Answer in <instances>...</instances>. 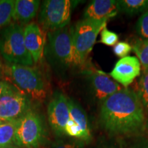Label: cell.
<instances>
[{
  "instance_id": "obj_1",
  "label": "cell",
  "mask_w": 148,
  "mask_h": 148,
  "mask_svg": "<svg viewBox=\"0 0 148 148\" xmlns=\"http://www.w3.org/2000/svg\"><path fill=\"white\" fill-rule=\"evenodd\" d=\"M99 122L111 136H132L145 128V114L137 92L127 88L106 98L99 107Z\"/></svg>"
},
{
  "instance_id": "obj_2",
  "label": "cell",
  "mask_w": 148,
  "mask_h": 148,
  "mask_svg": "<svg viewBox=\"0 0 148 148\" xmlns=\"http://www.w3.org/2000/svg\"><path fill=\"white\" fill-rule=\"evenodd\" d=\"M0 54L10 64L33 65L34 61L24 42L22 25L11 23L0 32Z\"/></svg>"
},
{
  "instance_id": "obj_3",
  "label": "cell",
  "mask_w": 148,
  "mask_h": 148,
  "mask_svg": "<svg viewBox=\"0 0 148 148\" xmlns=\"http://www.w3.org/2000/svg\"><path fill=\"white\" fill-rule=\"evenodd\" d=\"M73 27L69 25L62 29L49 31L47 34L48 53L60 69L79 66L73 47Z\"/></svg>"
},
{
  "instance_id": "obj_4",
  "label": "cell",
  "mask_w": 148,
  "mask_h": 148,
  "mask_svg": "<svg viewBox=\"0 0 148 148\" xmlns=\"http://www.w3.org/2000/svg\"><path fill=\"white\" fill-rule=\"evenodd\" d=\"M106 20L82 19L73 27V47L79 66L86 63L98 34L106 26Z\"/></svg>"
},
{
  "instance_id": "obj_5",
  "label": "cell",
  "mask_w": 148,
  "mask_h": 148,
  "mask_svg": "<svg viewBox=\"0 0 148 148\" xmlns=\"http://www.w3.org/2000/svg\"><path fill=\"white\" fill-rule=\"evenodd\" d=\"M10 77L21 89L33 100L42 102L47 97L45 82L40 74L30 66L9 64Z\"/></svg>"
},
{
  "instance_id": "obj_6",
  "label": "cell",
  "mask_w": 148,
  "mask_h": 148,
  "mask_svg": "<svg viewBox=\"0 0 148 148\" xmlns=\"http://www.w3.org/2000/svg\"><path fill=\"white\" fill-rule=\"evenodd\" d=\"M75 2L70 0L44 1L39 16V22L42 27L49 31H53L68 26Z\"/></svg>"
},
{
  "instance_id": "obj_7",
  "label": "cell",
  "mask_w": 148,
  "mask_h": 148,
  "mask_svg": "<svg viewBox=\"0 0 148 148\" xmlns=\"http://www.w3.org/2000/svg\"><path fill=\"white\" fill-rule=\"evenodd\" d=\"M45 136L41 118L34 110H29L18 119L16 131L15 145L19 148H38Z\"/></svg>"
},
{
  "instance_id": "obj_8",
  "label": "cell",
  "mask_w": 148,
  "mask_h": 148,
  "mask_svg": "<svg viewBox=\"0 0 148 148\" xmlns=\"http://www.w3.org/2000/svg\"><path fill=\"white\" fill-rule=\"evenodd\" d=\"M30 108L29 98L23 92L12 89L0 96V121H16Z\"/></svg>"
},
{
  "instance_id": "obj_9",
  "label": "cell",
  "mask_w": 148,
  "mask_h": 148,
  "mask_svg": "<svg viewBox=\"0 0 148 148\" xmlns=\"http://www.w3.org/2000/svg\"><path fill=\"white\" fill-rule=\"evenodd\" d=\"M48 121L53 134L58 137L65 134V127L69 119L68 97L62 92L53 94L47 106Z\"/></svg>"
},
{
  "instance_id": "obj_10",
  "label": "cell",
  "mask_w": 148,
  "mask_h": 148,
  "mask_svg": "<svg viewBox=\"0 0 148 148\" xmlns=\"http://www.w3.org/2000/svg\"><path fill=\"white\" fill-rule=\"evenodd\" d=\"M89 84L90 92L94 101L99 103L121 89L120 85L100 70H88L85 72Z\"/></svg>"
},
{
  "instance_id": "obj_11",
  "label": "cell",
  "mask_w": 148,
  "mask_h": 148,
  "mask_svg": "<svg viewBox=\"0 0 148 148\" xmlns=\"http://www.w3.org/2000/svg\"><path fill=\"white\" fill-rule=\"evenodd\" d=\"M140 74V63L137 57L127 56L116 62L110 75L124 88H127Z\"/></svg>"
},
{
  "instance_id": "obj_12",
  "label": "cell",
  "mask_w": 148,
  "mask_h": 148,
  "mask_svg": "<svg viewBox=\"0 0 148 148\" xmlns=\"http://www.w3.org/2000/svg\"><path fill=\"white\" fill-rule=\"evenodd\" d=\"M24 42L34 63L42 58L45 45V36L40 27L36 23H30L23 27Z\"/></svg>"
},
{
  "instance_id": "obj_13",
  "label": "cell",
  "mask_w": 148,
  "mask_h": 148,
  "mask_svg": "<svg viewBox=\"0 0 148 148\" xmlns=\"http://www.w3.org/2000/svg\"><path fill=\"white\" fill-rule=\"evenodd\" d=\"M118 12V0H93L84 10L83 19L108 21L117 15Z\"/></svg>"
},
{
  "instance_id": "obj_14",
  "label": "cell",
  "mask_w": 148,
  "mask_h": 148,
  "mask_svg": "<svg viewBox=\"0 0 148 148\" xmlns=\"http://www.w3.org/2000/svg\"><path fill=\"white\" fill-rule=\"evenodd\" d=\"M40 4L37 0L14 1L12 19L18 25L28 24L36 16Z\"/></svg>"
},
{
  "instance_id": "obj_15",
  "label": "cell",
  "mask_w": 148,
  "mask_h": 148,
  "mask_svg": "<svg viewBox=\"0 0 148 148\" xmlns=\"http://www.w3.org/2000/svg\"><path fill=\"white\" fill-rule=\"evenodd\" d=\"M69 108V119L80 128L82 132V140L85 143H89L92 140L91 130L88 116L82 107L71 98H68Z\"/></svg>"
},
{
  "instance_id": "obj_16",
  "label": "cell",
  "mask_w": 148,
  "mask_h": 148,
  "mask_svg": "<svg viewBox=\"0 0 148 148\" xmlns=\"http://www.w3.org/2000/svg\"><path fill=\"white\" fill-rule=\"evenodd\" d=\"M18 120L0 124V148H11L15 145L16 131Z\"/></svg>"
},
{
  "instance_id": "obj_17",
  "label": "cell",
  "mask_w": 148,
  "mask_h": 148,
  "mask_svg": "<svg viewBox=\"0 0 148 148\" xmlns=\"http://www.w3.org/2000/svg\"><path fill=\"white\" fill-rule=\"evenodd\" d=\"M119 12L128 15L145 13L148 10V0H118Z\"/></svg>"
},
{
  "instance_id": "obj_18",
  "label": "cell",
  "mask_w": 148,
  "mask_h": 148,
  "mask_svg": "<svg viewBox=\"0 0 148 148\" xmlns=\"http://www.w3.org/2000/svg\"><path fill=\"white\" fill-rule=\"evenodd\" d=\"M132 48L137 56L140 65L144 69H148V40L137 38L132 44Z\"/></svg>"
},
{
  "instance_id": "obj_19",
  "label": "cell",
  "mask_w": 148,
  "mask_h": 148,
  "mask_svg": "<svg viewBox=\"0 0 148 148\" xmlns=\"http://www.w3.org/2000/svg\"><path fill=\"white\" fill-rule=\"evenodd\" d=\"M14 1L0 0V28L8 26L12 19Z\"/></svg>"
},
{
  "instance_id": "obj_20",
  "label": "cell",
  "mask_w": 148,
  "mask_h": 148,
  "mask_svg": "<svg viewBox=\"0 0 148 148\" xmlns=\"http://www.w3.org/2000/svg\"><path fill=\"white\" fill-rule=\"evenodd\" d=\"M137 95L144 109L148 110V69H144L140 76Z\"/></svg>"
},
{
  "instance_id": "obj_21",
  "label": "cell",
  "mask_w": 148,
  "mask_h": 148,
  "mask_svg": "<svg viewBox=\"0 0 148 148\" xmlns=\"http://www.w3.org/2000/svg\"><path fill=\"white\" fill-rule=\"evenodd\" d=\"M136 30L140 38L148 40V10L138 18Z\"/></svg>"
},
{
  "instance_id": "obj_22",
  "label": "cell",
  "mask_w": 148,
  "mask_h": 148,
  "mask_svg": "<svg viewBox=\"0 0 148 148\" xmlns=\"http://www.w3.org/2000/svg\"><path fill=\"white\" fill-rule=\"evenodd\" d=\"M85 143L77 138L69 140H58L53 143L51 148H84Z\"/></svg>"
},
{
  "instance_id": "obj_23",
  "label": "cell",
  "mask_w": 148,
  "mask_h": 148,
  "mask_svg": "<svg viewBox=\"0 0 148 148\" xmlns=\"http://www.w3.org/2000/svg\"><path fill=\"white\" fill-rule=\"evenodd\" d=\"M119 36L115 32L107 29L106 26L101 31V43L108 46H114L118 42Z\"/></svg>"
},
{
  "instance_id": "obj_24",
  "label": "cell",
  "mask_w": 148,
  "mask_h": 148,
  "mask_svg": "<svg viewBox=\"0 0 148 148\" xmlns=\"http://www.w3.org/2000/svg\"><path fill=\"white\" fill-rule=\"evenodd\" d=\"M132 50V46L128 42L125 41L118 42L113 47V52L119 58H124L127 56V55Z\"/></svg>"
},
{
  "instance_id": "obj_25",
  "label": "cell",
  "mask_w": 148,
  "mask_h": 148,
  "mask_svg": "<svg viewBox=\"0 0 148 148\" xmlns=\"http://www.w3.org/2000/svg\"><path fill=\"white\" fill-rule=\"evenodd\" d=\"M12 89H14V88L9 83L5 81L0 80V96Z\"/></svg>"
},
{
  "instance_id": "obj_26",
  "label": "cell",
  "mask_w": 148,
  "mask_h": 148,
  "mask_svg": "<svg viewBox=\"0 0 148 148\" xmlns=\"http://www.w3.org/2000/svg\"><path fill=\"white\" fill-rule=\"evenodd\" d=\"M136 148H148V143L143 144V145H139L138 147H137Z\"/></svg>"
},
{
  "instance_id": "obj_27",
  "label": "cell",
  "mask_w": 148,
  "mask_h": 148,
  "mask_svg": "<svg viewBox=\"0 0 148 148\" xmlns=\"http://www.w3.org/2000/svg\"><path fill=\"white\" fill-rule=\"evenodd\" d=\"M3 77V73L2 67H0V79H2Z\"/></svg>"
},
{
  "instance_id": "obj_28",
  "label": "cell",
  "mask_w": 148,
  "mask_h": 148,
  "mask_svg": "<svg viewBox=\"0 0 148 148\" xmlns=\"http://www.w3.org/2000/svg\"><path fill=\"white\" fill-rule=\"evenodd\" d=\"M101 148H116V147H114L112 145H104L103 146V147H101Z\"/></svg>"
},
{
  "instance_id": "obj_29",
  "label": "cell",
  "mask_w": 148,
  "mask_h": 148,
  "mask_svg": "<svg viewBox=\"0 0 148 148\" xmlns=\"http://www.w3.org/2000/svg\"><path fill=\"white\" fill-rule=\"evenodd\" d=\"M0 67H2V62H1V58H0Z\"/></svg>"
},
{
  "instance_id": "obj_30",
  "label": "cell",
  "mask_w": 148,
  "mask_h": 148,
  "mask_svg": "<svg viewBox=\"0 0 148 148\" xmlns=\"http://www.w3.org/2000/svg\"><path fill=\"white\" fill-rule=\"evenodd\" d=\"M11 148H19V147H16V146H14V147H11Z\"/></svg>"
},
{
  "instance_id": "obj_31",
  "label": "cell",
  "mask_w": 148,
  "mask_h": 148,
  "mask_svg": "<svg viewBox=\"0 0 148 148\" xmlns=\"http://www.w3.org/2000/svg\"><path fill=\"white\" fill-rule=\"evenodd\" d=\"M4 123V122H3V121H0V124H1V123Z\"/></svg>"
},
{
  "instance_id": "obj_32",
  "label": "cell",
  "mask_w": 148,
  "mask_h": 148,
  "mask_svg": "<svg viewBox=\"0 0 148 148\" xmlns=\"http://www.w3.org/2000/svg\"><path fill=\"white\" fill-rule=\"evenodd\" d=\"M147 129H148V122H147Z\"/></svg>"
}]
</instances>
